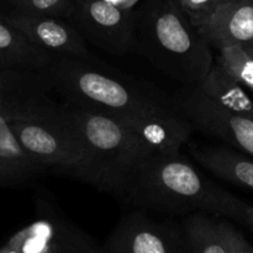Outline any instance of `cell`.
Listing matches in <instances>:
<instances>
[{
	"instance_id": "17",
	"label": "cell",
	"mask_w": 253,
	"mask_h": 253,
	"mask_svg": "<svg viewBox=\"0 0 253 253\" xmlns=\"http://www.w3.org/2000/svg\"><path fill=\"white\" fill-rule=\"evenodd\" d=\"M74 0H4L9 12L32 16L59 17L68 21Z\"/></svg>"
},
{
	"instance_id": "16",
	"label": "cell",
	"mask_w": 253,
	"mask_h": 253,
	"mask_svg": "<svg viewBox=\"0 0 253 253\" xmlns=\"http://www.w3.org/2000/svg\"><path fill=\"white\" fill-rule=\"evenodd\" d=\"M211 47L219 51L214 62L244 88L253 91V57L245 47L239 43H216Z\"/></svg>"
},
{
	"instance_id": "24",
	"label": "cell",
	"mask_w": 253,
	"mask_h": 253,
	"mask_svg": "<svg viewBox=\"0 0 253 253\" xmlns=\"http://www.w3.org/2000/svg\"><path fill=\"white\" fill-rule=\"evenodd\" d=\"M245 224L249 225L253 230V211L251 209V205H247L246 208V216H245Z\"/></svg>"
},
{
	"instance_id": "15",
	"label": "cell",
	"mask_w": 253,
	"mask_h": 253,
	"mask_svg": "<svg viewBox=\"0 0 253 253\" xmlns=\"http://www.w3.org/2000/svg\"><path fill=\"white\" fill-rule=\"evenodd\" d=\"M187 253H227L217 221L203 212L187 215L179 226Z\"/></svg>"
},
{
	"instance_id": "12",
	"label": "cell",
	"mask_w": 253,
	"mask_h": 253,
	"mask_svg": "<svg viewBox=\"0 0 253 253\" xmlns=\"http://www.w3.org/2000/svg\"><path fill=\"white\" fill-rule=\"evenodd\" d=\"M52 54L39 48L0 16V68L43 72Z\"/></svg>"
},
{
	"instance_id": "21",
	"label": "cell",
	"mask_w": 253,
	"mask_h": 253,
	"mask_svg": "<svg viewBox=\"0 0 253 253\" xmlns=\"http://www.w3.org/2000/svg\"><path fill=\"white\" fill-rule=\"evenodd\" d=\"M217 230L227 253H253V247L231 224L217 221Z\"/></svg>"
},
{
	"instance_id": "25",
	"label": "cell",
	"mask_w": 253,
	"mask_h": 253,
	"mask_svg": "<svg viewBox=\"0 0 253 253\" xmlns=\"http://www.w3.org/2000/svg\"><path fill=\"white\" fill-rule=\"evenodd\" d=\"M9 12V9H7L6 4L4 2V0H0V16H4Z\"/></svg>"
},
{
	"instance_id": "22",
	"label": "cell",
	"mask_w": 253,
	"mask_h": 253,
	"mask_svg": "<svg viewBox=\"0 0 253 253\" xmlns=\"http://www.w3.org/2000/svg\"><path fill=\"white\" fill-rule=\"evenodd\" d=\"M178 1L194 26L204 17H207L216 6L214 0H178Z\"/></svg>"
},
{
	"instance_id": "26",
	"label": "cell",
	"mask_w": 253,
	"mask_h": 253,
	"mask_svg": "<svg viewBox=\"0 0 253 253\" xmlns=\"http://www.w3.org/2000/svg\"><path fill=\"white\" fill-rule=\"evenodd\" d=\"M242 46L245 47V49H246L247 52H249L250 54L253 57V41L252 42H249V43H244Z\"/></svg>"
},
{
	"instance_id": "1",
	"label": "cell",
	"mask_w": 253,
	"mask_h": 253,
	"mask_svg": "<svg viewBox=\"0 0 253 253\" xmlns=\"http://www.w3.org/2000/svg\"><path fill=\"white\" fill-rule=\"evenodd\" d=\"M42 74L62 104L114 119L163 152H178L193 131L172 98L96 58L52 54Z\"/></svg>"
},
{
	"instance_id": "20",
	"label": "cell",
	"mask_w": 253,
	"mask_h": 253,
	"mask_svg": "<svg viewBox=\"0 0 253 253\" xmlns=\"http://www.w3.org/2000/svg\"><path fill=\"white\" fill-rule=\"evenodd\" d=\"M41 173L39 169L0 157V188L16 187Z\"/></svg>"
},
{
	"instance_id": "29",
	"label": "cell",
	"mask_w": 253,
	"mask_h": 253,
	"mask_svg": "<svg viewBox=\"0 0 253 253\" xmlns=\"http://www.w3.org/2000/svg\"><path fill=\"white\" fill-rule=\"evenodd\" d=\"M214 1L216 5H220V4H226V2L234 1V0H214Z\"/></svg>"
},
{
	"instance_id": "11",
	"label": "cell",
	"mask_w": 253,
	"mask_h": 253,
	"mask_svg": "<svg viewBox=\"0 0 253 253\" xmlns=\"http://www.w3.org/2000/svg\"><path fill=\"white\" fill-rule=\"evenodd\" d=\"M210 44L249 43L253 41V6L246 0L220 4L195 25Z\"/></svg>"
},
{
	"instance_id": "23",
	"label": "cell",
	"mask_w": 253,
	"mask_h": 253,
	"mask_svg": "<svg viewBox=\"0 0 253 253\" xmlns=\"http://www.w3.org/2000/svg\"><path fill=\"white\" fill-rule=\"evenodd\" d=\"M106 1L111 2V4L116 5V6L125 7V9H131V5L135 4L137 0H106Z\"/></svg>"
},
{
	"instance_id": "30",
	"label": "cell",
	"mask_w": 253,
	"mask_h": 253,
	"mask_svg": "<svg viewBox=\"0 0 253 253\" xmlns=\"http://www.w3.org/2000/svg\"><path fill=\"white\" fill-rule=\"evenodd\" d=\"M246 1H249V2H250V4H251V5H252V6H253V0H246Z\"/></svg>"
},
{
	"instance_id": "31",
	"label": "cell",
	"mask_w": 253,
	"mask_h": 253,
	"mask_svg": "<svg viewBox=\"0 0 253 253\" xmlns=\"http://www.w3.org/2000/svg\"><path fill=\"white\" fill-rule=\"evenodd\" d=\"M251 209H252V211H253V207H251Z\"/></svg>"
},
{
	"instance_id": "14",
	"label": "cell",
	"mask_w": 253,
	"mask_h": 253,
	"mask_svg": "<svg viewBox=\"0 0 253 253\" xmlns=\"http://www.w3.org/2000/svg\"><path fill=\"white\" fill-rule=\"evenodd\" d=\"M198 89L217 105L253 119V100L244 86L230 77L216 62L197 84Z\"/></svg>"
},
{
	"instance_id": "19",
	"label": "cell",
	"mask_w": 253,
	"mask_h": 253,
	"mask_svg": "<svg viewBox=\"0 0 253 253\" xmlns=\"http://www.w3.org/2000/svg\"><path fill=\"white\" fill-rule=\"evenodd\" d=\"M56 253H105L98 249L85 234L66 221H58Z\"/></svg>"
},
{
	"instance_id": "9",
	"label": "cell",
	"mask_w": 253,
	"mask_h": 253,
	"mask_svg": "<svg viewBox=\"0 0 253 253\" xmlns=\"http://www.w3.org/2000/svg\"><path fill=\"white\" fill-rule=\"evenodd\" d=\"M183 245L179 226L160 224L141 212L126 215L106 241L105 253H175Z\"/></svg>"
},
{
	"instance_id": "18",
	"label": "cell",
	"mask_w": 253,
	"mask_h": 253,
	"mask_svg": "<svg viewBox=\"0 0 253 253\" xmlns=\"http://www.w3.org/2000/svg\"><path fill=\"white\" fill-rule=\"evenodd\" d=\"M0 157H4L12 162L19 163V165L26 166V167L39 169L42 173L48 170L44 166L37 163L25 152L17 137L15 136L14 131L10 127L9 121L2 118H0Z\"/></svg>"
},
{
	"instance_id": "27",
	"label": "cell",
	"mask_w": 253,
	"mask_h": 253,
	"mask_svg": "<svg viewBox=\"0 0 253 253\" xmlns=\"http://www.w3.org/2000/svg\"><path fill=\"white\" fill-rule=\"evenodd\" d=\"M0 253H17V252H15L14 250L9 249V247H6V246H2L1 249H0Z\"/></svg>"
},
{
	"instance_id": "3",
	"label": "cell",
	"mask_w": 253,
	"mask_h": 253,
	"mask_svg": "<svg viewBox=\"0 0 253 253\" xmlns=\"http://www.w3.org/2000/svg\"><path fill=\"white\" fill-rule=\"evenodd\" d=\"M135 49L157 69L197 85L214 63L211 47L178 0H145L136 10Z\"/></svg>"
},
{
	"instance_id": "13",
	"label": "cell",
	"mask_w": 253,
	"mask_h": 253,
	"mask_svg": "<svg viewBox=\"0 0 253 253\" xmlns=\"http://www.w3.org/2000/svg\"><path fill=\"white\" fill-rule=\"evenodd\" d=\"M193 157L221 179L253 190V161L225 147H192Z\"/></svg>"
},
{
	"instance_id": "28",
	"label": "cell",
	"mask_w": 253,
	"mask_h": 253,
	"mask_svg": "<svg viewBox=\"0 0 253 253\" xmlns=\"http://www.w3.org/2000/svg\"><path fill=\"white\" fill-rule=\"evenodd\" d=\"M175 253H187V250H185V246H184V241H183V245L177 250V252Z\"/></svg>"
},
{
	"instance_id": "10",
	"label": "cell",
	"mask_w": 253,
	"mask_h": 253,
	"mask_svg": "<svg viewBox=\"0 0 253 253\" xmlns=\"http://www.w3.org/2000/svg\"><path fill=\"white\" fill-rule=\"evenodd\" d=\"M4 19L19 30L31 43L49 54L73 56L85 59L95 58L86 48L83 36L67 20L32 16L12 11L4 15Z\"/></svg>"
},
{
	"instance_id": "6",
	"label": "cell",
	"mask_w": 253,
	"mask_h": 253,
	"mask_svg": "<svg viewBox=\"0 0 253 253\" xmlns=\"http://www.w3.org/2000/svg\"><path fill=\"white\" fill-rule=\"evenodd\" d=\"M68 21L84 40L113 54L135 49L136 11L106 0H74Z\"/></svg>"
},
{
	"instance_id": "2",
	"label": "cell",
	"mask_w": 253,
	"mask_h": 253,
	"mask_svg": "<svg viewBox=\"0 0 253 253\" xmlns=\"http://www.w3.org/2000/svg\"><path fill=\"white\" fill-rule=\"evenodd\" d=\"M116 197L173 215L212 214L244 222L247 204L215 185L178 152L156 151L124 177Z\"/></svg>"
},
{
	"instance_id": "4",
	"label": "cell",
	"mask_w": 253,
	"mask_h": 253,
	"mask_svg": "<svg viewBox=\"0 0 253 253\" xmlns=\"http://www.w3.org/2000/svg\"><path fill=\"white\" fill-rule=\"evenodd\" d=\"M25 152L51 172L93 185L114 195V182L100 158L85 142L61 104L47 120L9 121Z\"/></svg>"
},
{
	"instance_id": "5",
	"label": "cell",
	"mask_w": 253,
	"mask_h": 253,
	"mask_svg": "<svg viewBox=\"0 0 253 253\" xmlns=\"http://www.w3.org/2000/svg\"><path fill=\"white\" fill-rule=\"evenodd\" d=\"M62 105L85 142L108 168L113 178L115 197L124 177L147 156L160 151L114 119L86 109Z\"/></svg>"
},
{
	"instance_id": "8",
	"label": "cell",
	"mask_w": 253,
	"mask_h": 253,
	"mask_svg": "<svg viewBox=\"0 0 253 253\" xmlns=\"http://www.w3.org/2000/svg\"><path fill=\"white\" fill-rule=\"evenodd\" d=\"M51 84L41 72L0 68V118L6 121L47 120L61 103L49 96Z\"/></svg>"
},
{
	"instance_id": "7",
	"label": "cell",
	"mask_w": 253,
	"mask_h": 253,
	"mask_svg": "<svg viewBox=\"0 0 253 253\" xmlns=\"http://www.w3.org/2000/svg\"><path fill=\"white\" fill-rule=\"evenodd\" d=\"M193 128L226 141L253 156V119L217 105L198 89L183 85L172 98Z\"/></svg>"
}]
</instances>
